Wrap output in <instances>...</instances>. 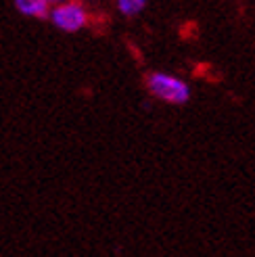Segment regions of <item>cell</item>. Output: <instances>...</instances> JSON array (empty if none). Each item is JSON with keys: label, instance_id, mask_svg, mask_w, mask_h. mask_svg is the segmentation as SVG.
I'll list each match as a JSON object with an SVG mask.
<instances>
[{"label": "cell", "instance_id": "6da1fadb", "mask_svg": "<svg viewBox=\"0 0 255 257\" xmlns=\"http://www.w3.org/2000/svg\"><path fill=\"white\" fill-rule=\"evenodd\" d=\"M145 88L147 92L155 98L161 100L165 105H186L193 96V88L190 84L176 73L170 71H151L145 78Z\"/></svg>", "mask_w": 255, "mask_h": 257}, {"label": "cell", "instance_id": "7a4b0ae2", "mask_svg": "<svg viewBox=\"0 0 255 257\" xmlns=\"http://www.w3.org/2000/svg\"><path fill=\"white\" fill-rule=\"evenodd\" d=\"M46 19L63 34H78L90 25L92 15L88 5L82 0H65L61 5L50 7Z\"/></svg>", "mask_w": 255, "mask_h": 257}, {"label": "cell", "instance_id": "3957f363", "mask_svg": "<svg viewBox=\"0 0 255 257\" xmlns=\"http://www.w3.org/2000/svg\"><path fill=\"white\" fill-rule=\"evenodd\" d=\"M15 11L28 19H46L48 17V3L46 0H13Z\"/></svg>", "mask_w": 255, "mask_h": 257}, {"label": "cell", "instance_id": "277c9868", "mask_svg": "<svg viewBox=\"0 0 255 257\" xmlns=\"http://www.w3.org/2000/svg\"><path fill=\"white\" fill-rule=\"evenodd\" d=\"M149 5V0H115V9L121 17L125 19H132L138 17Z\"/></svg>", "mask_w": 255, "mask_h": 257}, {"label": "cell", "instance_id": "5b68a950", "mask_svg": "<svg viewBox=\"0 0 255 257\" xmlns=\"http://www.w3.org/2000/svg\"><path fill=\"white\" fill-rule=\"evenodd\" d=\"M48 7H55V5H61V3H65V0H46Z\"/></svg>", "mask_w": 255, "mask_h": 257}, {"label": "cell", "instance_id": "8992f818", "mask_svg": "<svg viewBox=\"0 0 255 257\" xmlns=\"http://www.w3.org/2000/svg\"><path fill=\"white\" fill-rule=\"evenodd\" d=\"M82 3H86V5H88V3H98V0H82Z\"/></svg>", "mask_w": 255, "mask_h": 257}]
</instances>
